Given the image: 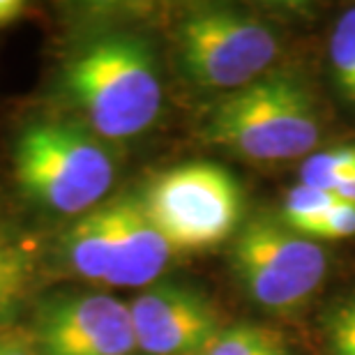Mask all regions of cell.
Returning a JSON list of instances; mask_svg holds the SVG:
<instances>
[{"instance_id":"cell-12","label":"cell","mask_w":355,"mask_h":355,"mask_svg":"<svg viewBox=\"0 0 355 355\" xmlns=\"http://www.w3.org/2000/svg\"><path fill=\"white\" fill-rule=\"evenodd\" d=\"M201 355H291L286 339L261 325L222 328Z\"/></svg>"},{"instance_id":"cell-20","label":"cell","mask_w":355,"mask_h":355,"mask_svg":"<svg viewBox=\"0 0 355 355\" xmlns=\"http://www.w3.org/2000/svg\"><path fill=\"white\" fill-rule=\"evenodd\" d=\"M339 201H346V203H355V173L351 178H346L344 182L337 184V189L332 191Z\"/></svg>"},{"instance_id":"cell-3","label":"cell","mask_w":355,"mask_h":355,"mask_svg":"<svg viewBox=\"0 0 355 355\" xmlns=\"http://www.w3.org/2000/svg\"><path fill=\"white\" fill-rule=\"evenodd\" d=\"M14 178L44 208L86 215L111 189V155L86 130L67 123H33L14 146Z\"/></svg>"},{"instance_id":"cell-15","label":"cell","mask_w":355,"mask_h":355,"mask_svg":"<svg viewBox=\"0 0 355 355\" xmlns=\"http://www.w3.org/2000/svg\"><path fill=\"white\" fill-rule=\"evenodd\" d=\"M355 173V148H332L314 153L304 159L300 168V182L309 187L335 191L339 182Z\"/></svg>"},{"instance_id":"cell-11","label":"cell","mask_w":355,"mask_h":355,"mask_svg":"<svg viewBox=\"0 0 355 355\" xmlns=\"http://www.w3.org/2000/svg\"><path fill=\"white\" fill-rule=\"evenodd\" d=\"M33 257L19 240L0 231V323L14 314L33 282Z\"/></svg>"},{"instance_id":"cell-18","label":"cell","mask_w":355,"mask_h":355,"mask_svg":"<svg viewBox=\"0 0 355 355\" xmlns=\"http://www.w3.org/2000/svg\"><path fill=\"white\" fill-rule=\"evenodd\" d=\"M26 5L21 0H0V28L12 26L14 21L24 17Z\"/></svg>"},{"instance_id":"cell-19","label":"cell","mask_w":355,"mask_h":355,"mask_svg":"<svg viewBox=\"0 0 355 355\" xmlns=\"http://www.w3.org/2000/svg\"><path fill=\"white\" fill-rule=\"evenodd\" d=\"M0 355H37L28 339L24 337H3L0 339Z\"/></svg>"},{"instance_id":"cell-17","label":"cell","mask_w":355,"mask_h":355,"mask_svg":"<svg viewBox=\"0 0 355 355\" xmlns=\"http://www.w3.org/2000/svg\"><path fill=\"white\" fill-rule=\"evenodd\" d=\"M309 236L323 240H344L355 236V203L339 201L318 219Z\"/></svg>"},{"instance_id":"cell-14","label":"cell","mask_w":355,"mask_h":355,"mask_svg":"<svg viewBox=\"0 0 355 355\" xmlns=\"http://www.w3.org/2000/svg\"><path fill=\"white\" fill-rule=\"evenodd\" d=\"M330 65L337 88L355 104V7L342 14L330 35Z\"/></svg>"},{"instance_id":"cell-9","label":"cell","mask_w":355,"mask_h":355,"mask_svg":"<svg viewBox=\"0 0 355 355\" xmlns=\"http://www.w3.org/2000/svg\"><path fill=\"white\" fill-rule=\"evenodd\" d=\"M116 203V252L104 284L109 286H148L164 272L171 245L150 222L141 198L123 196Z\"/></svg>"},{"instance_id":"cell-7","label":"cell","mask_w":355,"mask_h":355,"mask_svg":"<svg viewBox=\"0 0 355 355\" xmlns=\"http://www.w3.org/2000/svg\"><path fill=\"white\" fill-rule=\"evenodd\" d=\"M35 342L42 355H132L137 349L130 304L102 293L46 302Z\"/></svg>"},{"instance_id":"cell-8","label":"cell","mask_w":355,"mask_h":355,"mask_svg":"<svg viewBox=\"0 0 355 355\" xmlns=\"http://www.w3.org/2000/svg\"><path fill=\"white\" fill-rule=\"evenodd\" d=\"M137 349L146 355H201L222 332L215 304L194 288L162 284L130 304Z\"/></svg>"},{"instance_id":"cell-16","label":"cell","mask_w":355,"mask_h":355,"mask_svg":"<svg viewBox=\"0 0 355 355\" xmlns=\"http://www.w3.org/2000/svg\"><path fill=\"white\" fill-rule=\"evenodd\" d=\"M330 355H355V295L335 302L325 318Z\"/></svg>"},{"instance_id":"cell-1","label":"cell","mask_w":355,"mask_h":355,"mask_svg":"<svg viewBox=\"0 0 355 355\" xmlns=\"http://www.w3.org/2000/svg\"><path fill=\"white\" fill-rule=\"evenodd\" d=\"M65 88L106 139H132L159 116L162 81L146 40L109 35L90 42L65 67Z\"/></svg>"},{"instance_id":"cell-2","label":"cell","mask_w":355,"mask_h":355,"mask_svg":"<svg viewBox=\"0 0 355 355\" xmlns=\"http://www.w3.org/2000/svg\"><path fill=\"white\" fill-rule=\"evenodd\" d=\"M321 139L314 97L293 74H266L215 106L205 141L257 162L304 157Z\"/></svg>"},{"instance_id":"cell-6","label":"cell","mask_w":355,"mask_h":355,"mask_svg":"<svg viewBox=\"0 0 355 355\" xmlns=\"http://www.w3.org/2000/svg\"><path fill=\"white\" fill-rule=\"evenodd\" d=\"M231 259L247 293L272 311L300 307L328 272L321 245L268 217L252 219L240 231Z\"/></svg>"},{"instance_id":"cell-5","label":"cell","mask_w":355,"mask_h":355,"mask_svg":"<svg viewBox=\"0 0 355 355\" xmlns=\"http://www.w3.org/2000/svg\"><path fill=\"white\" fill-rule=\"evenodd\" d=\"M178 51L196 86L236 92L266 74L279 42L263 21L231 10H203L178 26Z\"/></svg>"},{"instance_id":"cell-10","label":"cell","mask_w":355,"mask_h":355,"mask_svg":"<svg viewBox=\"0 0 355 355\" xmlns=\"http://www.w3.org/2000/svg\"><path fill=\"white\" fill-rule=\"evenodd\" d=\"M116 252V203H99L76 219L65 240L69 268L83 279L106 282Z\"/></svg>"},{"instance_id":"cell-13","label":"cell","mask_w":355,"mask_h":355,"mask_svg":"<svg viewBox=\"0 0 355 355\" xmlns=\"http://www.w3.org/2000/svg\"><path fill=\"white\" fill-rule=\"evenodd\" d=\"M335 203H337V196L330 194V191L297 182L286 194L284 222H286L291 231L300 233V236H309L311 229L318 224V219H321Z\"/></svg>"},{"instance_id":"cell-4","label":"cell","mask_w":355,"mask_h":355,"mask_svg":"<svg viewBox=\"0 0 355 355\" xmlns=\"http://www.w3.org/2000/svg\"><path fill=\"white\" fill-rule=\"evenodd\" d=\"M141 203L173 252H203L224 243L243 215L238 180L208 162L159 173Z\"/></svg>"}]
</instances>
